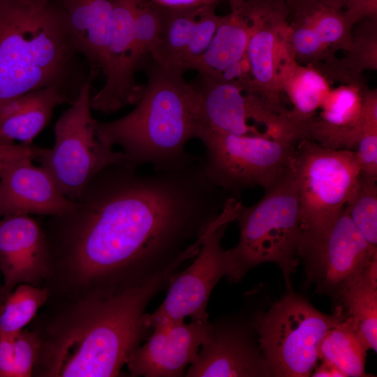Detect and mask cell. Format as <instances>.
<instances>
[{
    "label": "cell",
    "instance_id": "obj_1",
    "mask_svg": "<svg viewBox=\"0 0 377 377\" xmlns=\"http://www.w3.org/2000/svg\"><path fill=\"white\" fill-rule=\"evenodd\" d=\"M135 169L108 166L43 226L50 254L47 304L145 283L193 246L230 197L208 178L200 156L173 169Z\"/></svg>",
    "mask_w": 377,
    "mask_h": 377
},
{
    "label": "cell",
    "instance_id": "obj_2",
    "mask_svg": "<svg viewBox=\"0 0 377 377\" xmlns=\"http://www.w3.org/2000/svg\"><path fill=\"white\" fill-rule=\"evenodd\" d=\"M184 255L143 284L105 297L46 307L34 318L40 349L33 376L115 377L147 337L146 309L168 289Z\"/></svg>",
    "mask_w": 377,
    "mask_h": 377
},
{
    "label": "cell",
    "instance_id": "obj_3",
    "mask_svg": "<svg viewBox=\"0 0 377 377\" xmlns=\"http://www.w3.org/2000/svg\"><path fill=\"white\" fill-rule=\"evenodd\" d=\"M94 77L59 0H0V105L47 87L71 104Z\"/></svg>",
    "mask_w": 377,
    "mask_h": 377
},
{
    "label": "cell",
    "instance_id": "obj_4",
    "mask_svg": "<svg viewBox=\"0 0 377 377\" xmlns=\"http://www.w3.org/2000/svg\"><path fill=\"white\" fill-rule=\"evenodd\" d=\"M140 69L147 82L136 107L118 119L96 121L97 137L108 146H119L134 168L149 164L168 170L197 159L185 148L202 127L195 87L184 80V71L163 66L151 55Z\"/></svg>",
    "mask_w": 377,
    "mask_h": 377
},
{
    "label": "cell",
    "instance_id": "obj_5",
    "mask_svg": "<svg viewBox=\"0 0 377 377\" xmlns=\"http://www.w3.org/2000/svg\"><path fill=\"white\" fill-rule=\"evenodd\" d=\"M235 221L239 223V240L230 249L235 283L251 268L274 263L281 269L290 290V277L300 261L297 252L302 233L298 189L292 168L265 191L256 205H243Z\"/></svg>",
    "mask_w": 377,
    "mask_h": 377
},
{
    "label": "cell",
    "instance_id": "obj_6",
    "mask_svg": "<svg viewBox=\"0 0 377 377\" xmlns=\"http://www.w3.org/2000/svg\"><path fill=\"white\" fill-rule=\"evenodd\" d=\"M346 317L341 306L333 314L324 313L292 290L267 310L255 312L254 325L270 376H310L323 338Z\"/></svg>",
    "mask_w": 377,
    "mask_h": 377
},
{
    "label": "cell",
    "instance_id": "obj_7",
    "mask_svg": "<svg viewBox=\"0 0 377 377\" xmlns=\"http://www.w3.org/2000/svg\"><path fill=\"white\" fill-rule=\"evenodd\" d=\"M93 80L82 87L77 98L54 126V145L38 160L60 191L76 201L86 186L111 165H128L122 151L103 143L97 137L91 114Z\"/></svg>",
    "mask_w": 377,
    "mask_h": 377
},
{
    "label": "cell",
    "instance_id": "obj_8",
    "mask_svg": "<svg viewBox=\"0 0 377 377\" xmlns=\"http://www.w3.org/2000/svg\"><path fill=\"white\" fill-rule=\"evenodd\" d=\"M291 168L302 233L319 232L338 216L356 188L360 167L355 152L302 140L295 145Z\"/></svg>",
    "mask_w": 377,
    "mask_h": 377
},
{
    "label": "cell",
    "instance_id": "obj_9",
    "mask_svg": "<svg viewBox=\"0 0 377 377\" xmlns=\"http://www.w3.org/2000/svg\"><path fill=\"white\" fill-rule=\"evenodd\" d=\"M243 205L235 196L230 198L211 223L202 238L200 250L193 263L177 272L168 288L160 306L146 318L152 330L166 323L191 320H208L207 306L210 295L223 277L235 283V266L230 250L221 246V239L229 224L235 221Z\"/></svg>",
    "mask_w": 377,
    "mask_h": 377
},
{
    "label": "cell",
    "instance_id": "obj_10",
    "mask_svg": "<svg viewBox=\"0 0 377 377\" xmlns=\"http://www.w3.org/2000/svg\"><path fill=\"white\" fill-rule=\"evenodd\" d=\"M205 169L216 186L233 194L255 186L272 187L290 170L296 144L265 133L235 135L202 128Z\"/></svg>",
    "mask_w": 377,
    "mask_h": 377
},
{
    "label": "cell",
    "instance_id": "obj_11",
    "mask_svg": "<svg viewBox=\"0 0 377 377\" xmlns=\"http://www.w3.org/2000/svg\"><path fill=\"white\" fill-rule=\"evenodd\" d=\"M297 253L316 293L338 300L377 258V248L368 243L343 208L323 230L302 233Z\"/></svg>",
    "mask_w": 377,
    "mask_h": 377
},
{
    "label": "cell",
    "instance_id": "obj_12",
    "mask_svg": "<svg viewBox=\"0 0 377 377\" xmlns=\"http://www.w3.org/2000/svg\"><path fill=\"white\" fill-rule=\"evenodd\" d=\"M199 101L202 127L220 133L235 135H260L252 119L263 124L268 136L294 144L302 140L288 112L280 111L257 95L244 91L237 82L214 80L202 76L193 84Z\"/></svg>",
    "mask_w": 377,
    "mask_h": 377
},
{
    "label": "cell",
    "instance_id": "obj_13",
    "mask_svg": "<svg viewBox=\"0 0 377 377\" xmlns=\"http://www.w3.org/2000/svg\"><path fill=\"white\" fill-rule=\"evenodd\" d=\"M239 8L251 25L246 51L251 80L244 91L287 112L281 103L277 80L290 14L286 0H245Z\"/></svg>",
    "mask_w": 377,
    "mask_h": 377
},
{
    "label": "cell",
    "instance_id": "obj_14",
    "mask_svg": "<svg viewBox=\"0 0 377 377\" xmlns=\"http://www.w3.org/2000/svg\"><path fill=\"white\" fill-rule=\"evenodd\" d=\"M254 313L212 323L207 340L184 374L187 377H270L260 350Z\"/></svg>",
    "mask_w": 377,
    "mask_h": 377
},
{
    "label": "cell",
    "instance_id": "obj_15",
    "mask_svg": "<svg viewBox=\"0 0 377 377\" xmlns=\"http://www.w3.org/2000/svg\"><path fill=\"white\" fill-rule=\"evenodd\" d=\"M140 0H113L105 63V83L91 97V108L109 114L136 104L144 87L135 81L137 69L131 59L135 15Z\"/></svg>",
    "mask_w": 377,
    "mask_h": 377
},
{
    "label": "cell",
    "instance_id": "obj_16",
    "mask_svg": "<svg viewBox=\"0 0 377 377\" xmlns=\"http://www.w3.org/2000/svg\"><path fill=\"white\" fill-rule=\"evenodd\" d=\"M212 323L208 320L173 321L153 329L142 346L129 357L126 366L131 376L179 377L197 357L207 340Z\"/></svg>",
    "mask_w": 377,
    "mask_h": 377
},
{
    "label": "cell",
    "instance_id": "obj_17",
    "mask_svg": "<svg viewBox=\"0 0 377 377\" xmlns=\"http://www.w3.org/2000/svg\"><path fill=\"white\" fill-rule=\"evenodd\" d=\"M292 13L286 43L298 63L323 73L338 59L336 52L348 49L353 28L347 24L343 11L308 0Z\"/></svg>",
    "mask_w": 377,
    "mask_h": 377
},
{
    "label": "cell",
    "instance_id": "obj_18",
    "mask_svg": "<svg viewBox=\"0 0 377 377\" xmlns=\"http://www.w3.org/2000/svg\"><path fill=\"white\" fill-rule=\"evenodd\" d=\"M0 272L9 294L22 283L43 286L50 272L47 237L27 214L0 217Z\"/></svg>",
    "mask_w": 377,
    "mask_h": 377
},
{
    "label": "cell",
    "instance_id": "obj_19",
    "mask_svg": "<svg viewBox=\"0 0 377 377\" xmlns=\"http://www.w3.org/2000/svg\"><path fill=\"white\" fill-rule=\"evenodd\" d=\"M155 6L158 27L150 55L163 66L186 72L188 64L209 45L221 15L216 13L214 6L188 8Z\"/></svg>",
    "mask_w": 377,
    "mask_h": 377
},
{
    "label": "cell",
    "instance_id": "obj_20",
    "mask_svg": "<svg viewBox=\"0 0 377 377\" xmlns=\"http://www.w3.org/2000/svg\"><path fill=\"white\" fill-rule=\"evenodd\" d=\"M25 158L0 172V217L20 214L53 216L71 209L74 201L58 188L48 172Z\"/></svg>",
    "mask_w": 377,
    "mask_h": 377
},
{
    "label": "cell",
    "instance_id": "obj_21",
    "mask_svg": "<svg viewBox=\"0 0 377 377\" xmlns=\"http://www.w3.org/2000/svg\"><path fill=\"white\" fill-rule=\"evenodd\" d=\"M251 32L249 19L239 8L221 16L214 35L205 50L187 70L216 80L243 83L250 79L246 51Z\"/></svg>",
    "mask_w": 377,
    "mask_h": 377
},
{
    "label": "cell",
    "instance_id": "obj_22",
    "mask_svg": "<svg viewBox=\"0 0 377 377\" xmlns=\"http://www.w3.org/2000/svg\"><path fill=\"white\" fill-rule=\"evenodd\" d=\"M366 88L362 82L343 83L331 88L319 113L307 126L304 140L326 148L354 150Z\"/></svg>",
    "mask_w": 377,
    "mask_h": 377
},
{
    "label": "cell",
    "instance_id": "obj_23",
    "mask_svg": "<svg viewBox=\"0 0 377 377\" xmlns=\"http://www.w3.org/2000/svg\"><path fill=\"white\" fill-rule=\"evenodd\" d=\"M281 92L289 98L288 115L305 139L306 129L318 112L331 87L329 80L316 68L298 63L286 43L277 71Z\"/></svg>",
    "mask_w": 377,
    "mask_h": 377
},
{
    "label": "cell",
    "instance_id": "obj_24",
    "mask_svg": "<svg viewBox=\"0 0 377 377\" xmlns=\"http://www.w3.org/2000/svg\"><path fill=\"white\" fill-rule=\"evenodd\" d=\"M59 1L77 49L96 77L105 66L113 0Z\"/></svg>",
    "mask_w": 377,
    "mask_h": 377
},
{
    "label": "cell",
    "instance_id": "obj_25",
    "mask_svg": "<svg viewBox=\"0 0 377 377\" xmlns=\"http://www.w3.org/2000/svg\"><path fill=\"white\" fill-rule=\"evenodd\" d=\"M70 103L57 87L36 89L0 105V143L31 144L50 121L56 106Z\"/></svg>",
    "mask_w": 377,
    "mask_h": 377
},
{
    "label": "cell",
    "instance_id": "obj_26",
    "mask_svg": "<svg viewBox=\"0 0 377 377\" xmlns=\"http://www.w3.org/2000/svg\"><path fill=\"white\" fill-rule=\"evenodd\" d=\"M338 300L365 347L377 351V258L341 293Z\"/></svg>",
    "mask_w": 377,
    "mask_h": 377
},
{
    "label": "cell",
    "instance_id": "obj_27",
    "mask_svg": "<svg viewBox=\"0 0 377 377\" xmlns=\"http://www.w3.org/2000/svg\"><path fill=\"white\" fill-rule=\"evenodd\" d=\"M367 352L346 316L326 332L319 346V359L336 367L345 377L369 376L365 372Z\"/></svg>",
    "mask_w": 377,
    "mask_h": 377
},
{
    "label": "cell",
    "instance_id": "obj_28",
    "mask_svg": "<svg viewBox=\"0 0 377 377\" xmlns=\"http://www.w3.org/2000/svg\"><path fill=\"white\" fill-rule=\"evenodd\" d=\"M353 29L350 45L344 52V57L337 61L326 71L330 80L343 83L361 82L367 70H377V20H364Z\"/></svg>",
    "mask_w": 377,
    "mask_h": 377
},
{
    "label": "cell",
    "instance_id": "obj_29",
    "mask_svg": "<svg viewBox=\"0 0 377 377\" xmlns=\"http://www.w3.org/2000/svg\"><path fill=\"white\" fill-rule=\"evenodd\" d=\"M49 292L45 286L22 283L8 295L0 313V335L13 334L27 325L45 304Z\"/></svg>",
    "mask_w": 377,
    "mask_h": 377
},
{
    "label": "cell",
    "instance_id": "obj_30",
    "mask_svg": "<svg viewBox=\"0 0 377 377\" xmlns=\"http://www.w3.org/2000/svg\"><path fill=\"white\" fill-rule=\"evenodd\" d=\"M40 349L37 332L22 329L0 335V377H31Z\"/></svg>",
    "mask_w": 377,
    "mask_h": 377
},
{
    "label": "cell",
    "instance_id": "obj_31",
    "mask_svg": "<svg viewBox=\"0 0 377 377\" xmlns=\"http://www.w3.org/2000/svg\"><path fill=\"white\" fill-rule=\"evenodd\" d=\"M377 177L360 172L344 209L365 239L377 248Z\"/></svg>",
    "mask_w": 377,
    "mask_h": 377
},
{
    "label": "cell",
    "instance_id": "obj_32",
    "mask_svg": "<svg viewBox=\"0 0 377 377\" xmlns=\"http://www.w3.org/2000/svg\"><path fill=\"white\" fill-rule=\"evenodd\" d=\"M360 172L377 177V124L361 123L355 149Z\"/></svg>",
    "mask_w": 377,
    "mask_h": 377
},
{
    "label": "cell",
    "instance_id": "obj_33",
    "mask_svg": "<svg viewBox=\"0 0 377 377\" xmlns=\"http://www.w3.org/2000/svg\"><path fill=\"white\" fill-rule=\"evenodd\" d=\"M47 149L32 144L0 143V172L10 164L18 161L30 158L36 160L45 154Z\"/></svg>",
    "mask_w": 377,
    "mask_h": 377
},
{
    "label": "cell",
    "instance_id": "obj_34",
    "mask_svg": "<svg viewBox=\"0 0 377 377\" xmlns=\"http://www.w3.org/2000/svg\"><path fill=\"white\" fill-rule=\"evenodd\" d=\"M343 14L352 28L364 20H377V0H347Z\"/></svg>",
    "mask_w": 377,
    "mask_h": 377
},
{
    "label": "cell",
    "instance_id": "obj_35",
    "mask_svg": "<svg viewBox=\"0 0 377 377\" xmlns=\"http://www.w3.org/2000/svg\"><path fill=\"white\" fill-rule=\"evenodd\" d=\"M154 4L169 8H188L205 6H216L221 0H149Z\"/></svg>",
    "mask_w": 377,
    "mask_h": 377
},
{
    "label": "cell",
    "instance_id": "obj_36",
    "mask_svg": "<svg viewBox=\"0 0 377 377\" xmlns=\"http://www.w3.org/2000/svg\"><path fill=\"white\" fill-rule=\"evenodd\" d=\"M313 377H345V376L332 364L322 361L316 365L311 375Z\"/></svg>",
    "mask_w": 377,
    "mask_h": 377
},
{
    "label": "cell",
    "instance_id": "obj_37",
    "mask_svg": "<svg viewBox=\"0 0 377 377\" xmlns=\"http://www.w3.org/2000/svg\"><path fill=\"white\" fill-rule=\"evenodd\" d=\"M323 6L336 10L343 11L347 0H317Z\"/></svg>",
    "mask_w": 377,
    "mask_h": 377
},
{
    "label": "cell",
    "instance_id": "obj_38",
    "mask_svg": "<svg viewBox=\"0 0 377 377\" xmlns=\"http://www.w3.org/2000/svg\"><path fill=\"white\" fill-rule=\"evenodd\" d=\"M308 0H286V4L292 13Z\"/></svg>",
    "mask_w": 377,
    "mask_h": 377
},
{
    "label": "cell",
    "instance_id": "obj_39",
    "mask_svg": "<svg viewBox=\"0 0 377 377\" xmlns=\"http://www.w3.org/2000/svg\"><path fill=\"white\" fill-rule=\"evenodd\" d=\"M8 295L9 294H8L4 290L3 287V283L1 281V279H0V313H1L2 306L3 305V303Z\"/></svg>",
    "mask_w": 377,
    "mask_h": 377
},
{
    "label": "cell",
    "instance_id": "obj_40",
    "mask_svg": "<svg viewBox=\"0 0 377 377\" xmlns=\"http://www.w3.org/2000/svg\"><path fill=\"white\" fill-rule=\"evenodd\" d=\"M245 0H229L231 9L239 8Z\"/></svg>",
    "mask_w": 377,
    "mask_h": 377
}]
</instances>
